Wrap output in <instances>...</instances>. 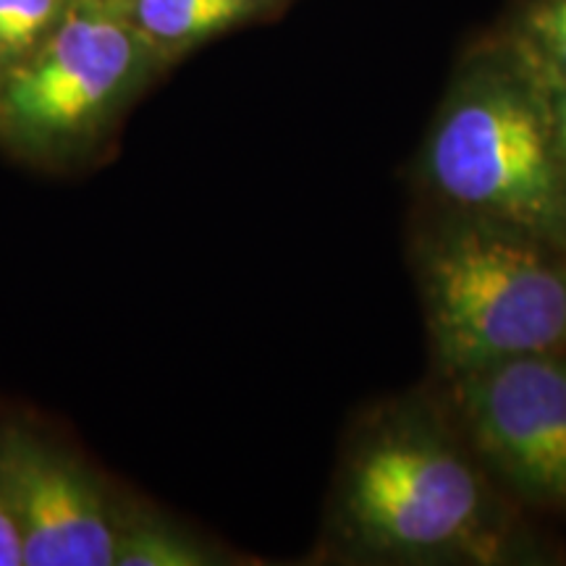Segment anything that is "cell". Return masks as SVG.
I'll list each match as a JSON object with an SVG mask.
<instances>
[{
    "label": "cell",
    "instance_id": "1",
    "mask_svg": "<svg viewBox=\"0 0 566 566\" xmlns=\"http://www.w3.org/2000/svg\"><path fill=\"white\" fill-rule=\"evenodd\" d=\"M514 504L443 401L409 394L375 409L354 438L336 525L359 562L509 564L527 556Z\"/></svg>",
    "mask_w": 566,
    "mask_h": 566
},
{
    "label": "cell",
    "instance_id": "7",
    "mask_svg": "<svg viewBox=\"0 0 566 566\" xmlns=\"http://www.w3.org/2000/svg\"><path fill=\"white\" fill-rule=\"evenodd\" d=\"M268 0H132V27L147 45L181 51L254 17Z\"/></svg>",
    "mask_w": 566,
    "mask_h": 566
},
{
    "label": "cell",
    "instance_id": "12",
    "mask_svg": "<svg viewBox=\"0 0 566 566\" xmlns=\"http://www.w3.org/2000/svg\"><path fill=\"white\" fill-rule=\"evenodd\" d=\"M535 80L541 82L551 118V129H554L558 153H562V158L566 163V80H548V76H535Z\"/></svg>",
    "mask_w": 566,
    "mask_h": 566
},
{
    "label": "cell",
    "instance_id": "11",
    "mask_svg": "<svg viewBox=\"0 0 566 566\" xmlns=\"http://www.w3.org/2000/svg\"><path fill=\"white\" fill-rule=\"evenodd\" d=\"M0 566H24V546H21V533L17 516L11 512L9 495L0 483Z\"/></svg>",
    "mask_w": 566,
    "mask_h": 566
},
{
    "label": "cell",
    "instance_id": "4",
    "mask_svg": "<svg viewBox=\"0 0 566 566\" xmlns=\"http://www.w3.org/2000/svg\"><path fill=\"white\" fill-rule=\"evenodd\" d=\"M441 384L451 420L501 491L566 512V352L499 359Z\"/></svg>",
    "mask_w": 566,
    "mask_h": 566
},
{
    "label": "cell",
    "instance_id": "8",
    "mask_svg": "<svg viewBox=\"0 0 566 566\" xmlns=\"http://www.w3.org/2000/svg\"><path fill=\"white\" fill-rule=\"evenodd\" d=\"M512 53L535 76L566 80V0H533L520 13Z\"/></svg>",
    "mask_w": 566,
    "mask_h": 566
},
{
    "label": "cell",
    "instance_id": "5",
    "mask_svg": "<svg viewBox=\"0 0 566 566\" xmlns=\"http://www.w3.org/2000/svg\"><path fill=\"white\" fill-rule=\"evenodd\" d=\"M142 48L132 21L103 6L69 9L24 61L0 76V126L32 150L76 142L129 87Z\"/></svg>",
    "mask_w": 566,
    "mask_h": 566
},
{
    "label": "cell",
    "instance_id": "10",
    "mask_svg": "<svg viewBox=\"0 0 566 566\" xmlns=\"http://www.w3.org/2000/svg\"><path fill=\"white\" fill-rule=\"evenodd\" d=\"M66 0H0V76L55 30Z\"/></svg>",
    "mask_w": 566,
    "mask_h": 566
},
{
    "label": "cell",
    "instance_id": "6",
    "mask_svg": "<svg viewBox=\"0 0 566 566\" xmlns=\"http://www.w3.org/2000/svg\"><path fill=\"white\" fill-rule=\"evenodd\" d=\"M0 483L27 566L116 564L122 525L101 483L63 451L24 430L0 436Z\"/></svg>",
    "mask_w": 566,
    "mask_h": 566
},
{
    "label": "cell",
    "instance_id": "2",
    "mask_svg": "<svg viewBox=\"0 0 566 566\" xmlns=\"http://www.w3.org/2000/svg\"><path fill=\"white\" fill-rule=\"evenodd\" d=\"M409 260L441 380L522 354L566 352V247L428 205Z\"/></svg>",
    "mask_w": 566,
    "mask_h": 566
},
{
    "label": "cell",
    "instance_id": "9",
    "mask_svg": "<svg viewBox=\"0 0 566 566\" xmlns=\"http://www.w3.org/2000/svg\"><path fill=\"white\" fill-rule=\"evenodd\" d=\"M116 564L122 566H202L212 554L192 535L160 520H134L118 533Z\"/></svg>",
    "mask_w": 566,
    "mask_h": 566
},
{
    "label": "cell",
    "instance_id": "3",
    "mask_svg": "<svg viewBox=\"0 0 566 566\" xmlns=\"http://www.w3.org/2000/svg\"><path fill=\"white\" fill-rule=\"evenodd\" d=\"M417 184L428 205L566 247V163L541 82L512 51L454 84L417 153Z\"/></svg>",
    "mask_w": 566,
    "mask_h": 566
}]
</instances>
